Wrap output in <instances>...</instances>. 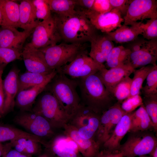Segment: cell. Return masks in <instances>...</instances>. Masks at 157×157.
<instances>
[{"label":"cell","mask_w":157,"mask_h":157,"mask_svg":"<svg viewBox=\"0 0 157 157\" xmlns=\"http://www.w3.org/2000/svg\"><path fill=\"white\" fill-rule=\"evenodd\" d=\"M67 16L53 14L62 41L67 43H85L97 33V30L83 13L76 10Z\"/></svg>","instance_id":"cell-1"},{"label":"cell","mask_w":157,"mask_h":157,"mask_svg":"<svg viewBox=\"0 0 157 157\" xmlns=\"http://www.w3.org/2000/svg\"><path fill=\"white\" fill-rule=\"evenodd\" d=\"M78 80L81 104L101 115L114 105L115 99L97 73Z\"/></svg>","instance_id":"cell-2"},{"label":"cell","mask_w":157,"mask_h":157,"mask_svg":"<svg viewBox=\"0 0 157 157\" xmlns=\"http://www.w3.org/2000/svg\"><path fill=\"white\" fill-rule=\"evenodd\" d=\"M57 72L44 90L51 92L54 96L70 118L81 104L80 96L76 90L78 80L69 78L67 75Z\"/></svg>","instance_id":"cell-3"},{"label":"cell","mask_w":157,"mask_h":157,"mask_svg":"<svg viewBox=\"0 0 157 157\" xmlns=\"http://www.w3.org/2000/svg\"><path fill=\"white\" fill-rule=\"evenodd\" d=\"M85 43H67L50 45L38 49L42 53L49 67L57 70L73 61L78 55L87 50Z\"/></svg>","instance_id":"cell-4"},{"label":"cell","mask_w":157,"mask_h":157,"mask_svg":"<svg viewBox=\"0 0 157 157\" xmlns=\"http://www.w3.org/2000/svg\"><path fill=\"white\" fill-rule=\"evenodd\" d=\"M43 92L33 108L32 112L42 116L54 129L62 131L70 117L51 92L47 90Z\"/></svg>","instance_id":"cell-5"},{"label":"cell","mask_w":157,"mask_h":157,"mask_svg":"<svg viewBox=\"0 0 157 157\" xmlns=\"http://www.w3.org/2000/svg\"><path fill=\"white\" fill-rule=\"evenodd\" d=\"M147 131L130 132L131 133L118 150L123 157H137L149 154L157 147L156 138Z\"/></svg>","instance_id":"cell-6"},{"label":"cell","mask_w":157,"mask_h":157,"mask_svg":"<svg viewBox=\"0 0 157 157\" xmlns=\"http://www.w3.org/2000/svg\"><path fill=\"white\" fill-rule=\"evenodd\" d=\"M101 115L81 104L68 123L76 129L82 138L96 140Z\"/></svg>","instance_id":"cell-7"},{"label":"cell","mask_w":157,"mask_h":157,"mask_svg":"<svg viewBox=\"0 0 157 157\" xmlns=\"http://www.w3.org/2000/svg\"><path fill=\"white\" fill-rule=\"evenodd\" d=\"M14 121L30 133L41 138L45 144L61 131L53 127L44 117L33 112L21 114L15 117Z\"/></svg>","instance_id":"cell-8"},{"label":"cell","mask_w":157,"mask_h":157,"mask_svg":"<svg viewBox=\"0 0 157 157\" xmlns=\"http://www.w3.org/2000/svg\"><path fill=\"white\" fill-rule=\"evenodd\" d=\"M133 41L129 48L131 52L126 63L134 69L149 65H156L157 39L149 40L137 39Z\"/></svg>","instance_id":"cell-9"},{"label":"cell","mask_w":157,"mask_h":157,"mask_svg":"<svg viewBox=\"0 0 157 157\" xmlns=\"http://www.w3.org/2000/svg\"><path fill=\"white\" fill-rule=\"evenodd\" d=\"M31 40L26 44L36 49L58 44L62 41L54 15L40 21L32 31Z\"/></svg>","instance_id":"cell-10"},{"label":"cell","mask_w":157,"mask_h":157,"mask_svg":"<svg viewBox=\"0 0 157 157\" xmlns=\"http://www.w3.org/2000/svg\"><path fill=\"white\" fill-rule=\"evenodd\" d=\"M87 50L78 55L73 61L57 70L73 79H78L96 74L105 67L91 58Z\"/></svg>","instance_id":"cell-11"},{"label":"cell","mask_w":157,"mask_h":157,"mask_svg":"<svg viewBox=\"0 0 157 157\" xmlns=\"http://www.w3.org/2000/svg\"><path fill=\"white\" fill-rule=\"evenodd\" d=\"M157 18V1L156 0H132L123 17L124 23L132 25L146 19Z\"/></svg>","instance_id":"cell-12"},{"label":"cell","mask_w":157,"mask_h":157,"mask_svg":"<svg viewBox=\"0 0 157 157\" xmlns=\"http://www.w3.org/2000/svg\"><path fill=\"white\" fill-rule=\"evenodd\" d=\"M126 113L117 102L104 112L100 117L96 140L101 146L111 136L116 125Z\"/></svg>","instance_id":"cell-13"},{"label":"cell","mask_w":157,"mask_h":157,"mask_svg":"<svg viewBox=\"0 0 157 157\" xmlns=\"http://www.w3.org/2000/svg\"><path fill=\"white\" fill-rule=\"evenodd\" d=\"M44 147L56 157H83L76 143L62 131L47 142Z\"/></svg>","instance_id":"cell-14"},{"label":"cell","mask_w":157,"mask_h":157,"mask_svg":"<svg viewBox=\"0 0 157 157\" xmlns=\"http://www.w3.org/2000/svg\"><path fill=\"white\" fill-rule=\"evenodd\" d=\"M84 14L97 31L104 33L114 31L121 26L124 22L120 12L115 9L102 14L91 11Z\"/></svg>","instance_id":"cell-15"},{"label":"cell","mask_w":157,"mask_h":157,"mask_svg":"<svg viewBox=\"0 0 157 157\" xmlns=\"http://www.w3.org/2000/svg\"><path fill=\"white\" fill-rule=\"evenodd\" d=\"M22 57L27 71L49 74L54 71L49 67L42 53L38 49L27 44L24 47Z\"/></svg>","instance_id":"cell-16"},{"label":"cell","mask_w":157,"mask_h":157,"mask_svg":"<svg viewBox=\"0 0 157 157\" xmlns=\"http://www.w3.org/2000/svg\"><path fill=\"white\" fill-rule=\"evenodd\" d=\"M32 31H20L11 26L0 28V46L16 49L22 52L26 40Z\"/></svg>","instance_id":"cell-17"},{"label":"cell","mask_w":157,"mask_h":157,"mask_svg":"<svg viewBox=\"0 0 157 157\" xmlns=\"http://www.w3.org/2000/svg\"><path fill=\"white\" fill-rule=\"evenodd\" d=\"M135 69L127 63L107 69L105 67L97 72L107 90L111 93L114 86Z\"/></svg>","instance_id":"cell-18"},{"label":"cell","mask_w":157,"mask_h":157,"mask_svg":"<svg viewBox=\"0 0 157 157\" xmlns=\"http://www.w3.org/2000/svg\"><path fill=\"white\" fill-rule=\"evenodd\" d=\"M62 132L76 143L83 157H94L99 151L101 145L98 142L82 138L76 129L68 123L65 125Z\"/></svg>","instance_id":"cell-19"},{"label":"cell","mask_w":157,"mask_h":157,"mask_svg":"<svg viewBox=\"0 0 157 157\" xmlns=\"http://www.w3.org/2000/svg\"><path fill=\"white\" fill-rule=\"evenodd\" d=\"M20 71L16 67H13L3 81L5 96V115L13 110L15 105V99L18 93V79Z\"/></svg>","instance_id":"cell-20"},{"label":"cell","mask_w":157,"mask_h":157,"mask_svg":"<svg viewBox=\"0 0 157 157\" xmlns=\"http://www.w3.org/2000/svg\"><path fill=\"white\" fill-rule=\"evenodd\" d=\"M90 50L89 56L96 62L102 64L106 62L107 57L114 47L113 42L106 34L97 33L90 41Z\"/></svg>","instance_id":"cell-21"},{"label":"cell","mask_w":157,"mask_h":157,"mask_svg":"<svg viewBox=\"0 0 157 157\" xmlns=\"http://www.w3.org/2000/svg\"><path fill=\"white\" fill-rule=\"evenodd\" d=\"M133 112L126 113L122 116L110 137L101 147L111 151H118L121 145V140L129 131Z\"/></svg>","instance_id":"cell-22"},{"label":"cell","mask_w":157,"mask_h":157,"mask_svg":"<svg viewBox=\"0 0 157 157\" xmlns=\"http://www.w3.org/2000/svg\"><path fill=\"white\" fill-rule=\"evenodd\" d=\"M52 79H49L40 85L19 92L16 97L15 104L22 110H29L37 97L44 90L47 85Z\"/></svg>","instance_id":"cell-23"},{"label":"cell","mask_w":157,"mask_h":157,"mask_svg":"<svg viewBox=\"0 0 157 157\" xmlns=\"http://www.w3.org/2000/svg\"><path fill=\"white\" fill-rule=\"evenodd\" d=\"M141 22L132 25L123 24L114 31L105 34L111 41L115 42L121 43L133 41L138 38L139 35H141L140 27Z\"/></svg>","instance_id":"cell-24"},{"label":"cell","mask_w":157,"mask_h":157,"mask_svg":"<svg viewBox=\"0 0 157 157\" xmlns=\"http://www.w3.org/2000/svg\"><path fill=\"white\" fill-rule=\"evenodd\" d=\"M40 21L36 18L31 0L22 1L19 4V28L32 31Z\"/></svg>","instance_id":"cell-25"},{"label":"cell","mask_w":157,"mask_h":157,"mask_svg":"<svg viewBox=\"0 0 157 157\" xmlns=\"http://www.w3.org/2000/svg\"><path fill=\"white\" fill-rule=\"evenodd\" d=\"M1 26L19 28V4L15 1L0 0Z\"/></svg>","instance_id":"cell-26"},{"label":"cell","mask_w":157,"mask_h":157,"mask_svg":"<svg viewBox=\"0 0 157 157\" xmlns=\"http://www.w3.org/2000/svg\"><path fill=\"white\" fill-rule=\"evenodd\" d=\"M57 72L56 70L49 74L26 71L19 75L18 79V93L20 91L40 85L49 79H53Z\"/></svg>","instance_id":"cell-27"},{"label":"cell","mask_w":157,"mask_h":157,"mask_svg":"<svg viewBox=\"0 0 157 157\" xmlns=\"http://www.w3.org/2000/svg\"><path fill=\"white\" fill-rule=\"evenodd\" d=\"M154 129L152 122L143 104L133 112L129 132L148 131Z\"/></svg>","instance_id":"cell-28"},{"label":"cell","mask_w":157,"mask_h":157,"mask_svg":"<svg viewBox=\"0 0 157 157\" xmlns=\"http://www.w3.org/2000/svg\"><path fill=\"white\" fill-rule=\"evenodd\" d=\"M21 138L34 140L39 142L43 146L45 143L41 138L29 133L13 127L0 125V142Z\"/></svg>","instance_id":"cell-29"},{"label":"cell","mask_w":157,"mask_h":157,"mask_svg":"<svg viewBox=\"0 0 157 157\" xmlns=\"http://www.w3.org/2000/svg\"><path fill=\"white\" fill-rule=\"evenodd\" d=\"M10 147L19 152L33 155L40 154L42 151V144L34 140L21 138L10 141Z\"/></svg>","instance_id":"cell-30"},{"label":"cell","mask_w":157,"mask_h":157,"mask_svg":"<svg viewBox=\"0 0 157 157\" xmlns=\"http://www.w3.org/2000/svg\"><path fill=\"white\" fill-rule=\"evenodd\" d=\"M131 50L122 45L114 47L108 54L106 62L107 66L110 68L126 63Z\"/></svg>","instance_id":"cell-31"},{"label":"cell","mask_w":157,"mask_h":157,"mask_svg":"<svg viewBox=\"0 0 157 157\" xmlns=\"http://www.w3.org/2000/svg\"><path fill=\"white\" fill-rule=\"evenodd\" d=\"M51 13L67 16L76 12L75 0H47Z\"/></svg>","instance_id":"cell-32"},{"label":"cell","mask_w":157,"mask_h":157,"mask_svg":"<svg viewBox=\"0 0 157 157\" xmlns=\"http://www.w3.org/2000/svg\"><path fill=\"white\" fill-rule=\"evenodd\" d=\"M154 66L149 65L135 69L133 72L134 76L132 79L130 93L128 98L140 94L143 83L148 75Z\"/></svg>","instance_id":"cell-33"},{"label":"cell","mask_w":157,"mask_h":157,"mask_svg":"<svg viewBox=\"0 0 157 157\" xmlns=\"http://www.w3.org/2000/svg\"><path fill=\"white\" fill-rule=\"evenodd\" d=\"M132 79L126 77L116 84L112 90L111 93L118 102L121 103L129 96Z\"/></svg>","instance_id":"cell-34"},{"label":"cell","mask_w":157,"mask_h":157,"mask_svg":"<svg viewBox=\"0 0 157 157\" xmlns=\"http://www.w3.org/2000/svg\"><path fill=\"white\" fill-rule=\"evenodd\" d=\"M143 104L153 125L154 130H157V95L144 96Z\"/></svg>","instance_id":"cell-35"},{"label":"cell","mask_w":157,"mask_h":157,"mask_svg":"<svg viewBox=\"0 0 157 157\" xmlns=\"http://www.w3.org/2000/svg\"><path fill=\"white\" fill-rule=\"evenodd\" d=\"M146 83L142 87L144 96L157 95V65L154 66L146 78Z\"/></svg>","instance_id":"cell-36"},{"label":"cell","mask_w":157,"mask_h":157,"mask_svg":"<svg viewBox=\"0 0 157 157\" xmlns=\"http://www.w3.org/2000/svg\"><path fill=\"white\" fill-rule=\"evenodd\" d=\"M22 52L16 49L0 46V67L3 69L10 63L21 59Z\"/></svg>","instance_id":"cell-37"},{"label":"cell","mask_w":157,"mask_h":157,"mask_svg":"<svg viewBox=\"0 0 157 157\" xmlns=\"http://www.w3.org/2000/svg\"><path fill=\"white\" fill-rule=\"evenodd\" d=\"M142 31L141 35L146 40H149L157 38V18L149 19L144 23L142 21L140 24Z\"/></svg>","instance_id":"cell-38"},{"label":"cell","mask_w":157,"mask_h":157,"mask_svg":"<svg viewBox=\"0 0 157 157\" xmlns=\"http://www.w3.org/2000/svg\"><path fill=\"white\" fill-rule=\"evenodd\" d=\"M31 1L37 19L42 21L51 16V13L47 0H32Z\"/></svg>","instance_id":"cell-39"},{"label":"cell","mask_w":157,"mask_h":157,"mask_svg":"<svg viewBox=\"0 0 157 157\" xmlns=\"http://www.w3.org/2000/svg\"><path fill=\"white\" fill-rule=\"evenodd\" d=\"M143 104L142 99L139 94L125 99L121 104V107L125 113H130Z\"/></svg>","instance_id":"cell-40"},{"label":"cell","mask_w":157,"mask_h":157,"mask_svg":"<svg viewBox=\"0 0 157 157\" xmlns=\"http://www.w3.org/2000/svg\"><path fill=\"white\" fill-rule=\"evenodd\" d=\"M112 9L109 0H94L91 11L102 14L109 12Z\"/></svg>","instance_id":"cell-41"},{"label":"cell","mask_w":157,"mask_h":157,"mask_svg":"<svg viewBox=\"0 0 157 157\" xmlns=\"http://www.w3.org/2000/svg\"><path fill=\"white\" fill-rule=\"evenodd\" d=\"M112 9L118 10L122 16H125L126 13L130 0H109Z\"/></svg>","instance_id":"cell-42"},{"label":"cell","mask_w":157,"mask_h":157,"mask_svg":"<svg viewBox=\"0 0 157 157\" xmlns=\"http://www.w3.org/2000/svg\"><path fill=\"white\" fill-rule=\"evenodd\" d=\"M94 0H75V10L83 13L91 10Z\"/></svg>","instance_id":"cell-43"},{"label":"cell","mask_w":157,"mask_h":157,"mask_svg":"<svg viewBox=\"0 0 157 157\" xmlns=\"http://www.w3.org/2000/svg\"><path fill=\"white\" fill-rule=\"evenodd\" d=\"M94 157H123L122 154L118 151H111L101 147Z\"/></svg>","instance_id":"cell-44"},{"label":"cell","mask_w":157,"mask_h":157,"mask_svg":"<svg viewBox=\"0 0 157 157\" xmlns=\"http://www.w3.org/2000/svg\"><path fill=\"white\" fill-rule=\"evenodd\" d=\"M3 69L0 67V118L4 115V108L5 103V96L3 88L2 75Z\"/></svg>","instance_id":"cell-45"},{"label":"cell","mask_w":157,"mask_h":157,"mask_svg":"<svg viewBox=\"0 0 157 157\" xmlns=\"http://www.w3.org/2000/svg\"><path fill=\"white\" fill-rule=\"evenodd\" d=\"M3 157H32V155L24 154L16 150L10 149L6 152Z\"/></svg>","instance_id":"cell-46"},{"label":"cell","mask_w":157,"mask_h":157,"mask_svg":"<svg viewBox=\"0 0 157 157\" xmlns=\"http://www.w3.org/2000/svg\"><path fill=\"white\" fill-rule=\"evenodd\" d=\"M38 157H56L50 151L45 149L44 152Z\"/></svg>","instance_id":"cell-47"},{"label":"cell","mask_w":157,"mask_h":157,"mask_svg":"<svg viewBox=\"0 0 157 157\" xmlns=\"http://www.w3.org/2000/svg\"><path fill=\"white\" fill-rule=\"evenodd\" d=\"M5 146L0 142V157L3 155L5 150Z\"/></svg>","instance_id":"cell-48"},{"label":"cell","mask_w":157,"mask_h":157,"mask_svg":"<svg viewBox=\"0 0 157 157\" xmlns=\"http://www.w3.org/2000/svg\"><path fill=\"white\" fill-rule=\"evenodd\" d=\"M149 157H157V147L149 154Z\"/></svg>","instance_id":"cell-49"},{"label":"cell","mask_w":157,"mask_h":157,"mask_svg":"<svg viewBox=\"0 0 157 157\" xmlns=\"http://www.w3.org/2000/svg\"><path fill=\"white\" fill-rule=\"evenodd\" d=\"M1 15L0 11V25H1Z\"/></svg>","instance_id":"cell-50"},{"label":"cell","mask_w":157,"mask_h":157,"mask_svg":"<svg viewBox=\"0 0 157 157\" xmlns=\"http://www.w3.org/2000/svg\"><path fill=\"white\" fill-rule=\"evenodd\" d=\"M137 157H149V156H147L146 155H144L142 156H139Z\"/></svg>","instance_id":"cell-51"}]
</instances>
